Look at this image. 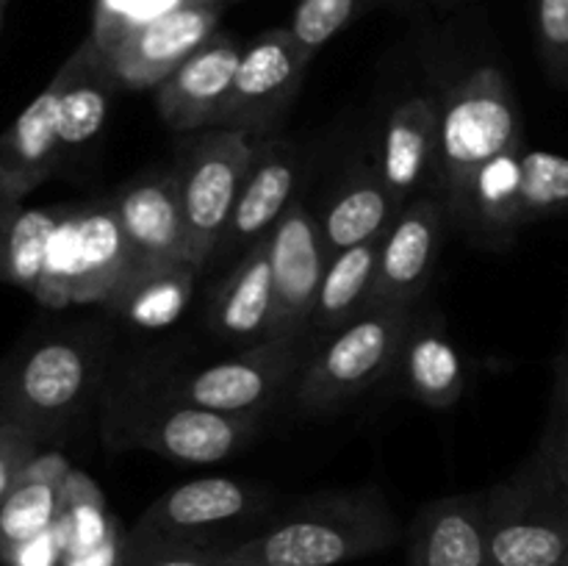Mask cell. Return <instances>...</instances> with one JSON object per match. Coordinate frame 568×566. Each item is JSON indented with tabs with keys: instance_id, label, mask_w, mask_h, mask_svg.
<instances>
[{
	"instance_id": "obj_1",
	"label": "cell",
	"mask_w": 568,
	"mask_h": 566,
	"mask_svg": "<svg viewBox=\"0 0 568 566\" xmlns=\"http://www.w3.org/2000/svg\"><path fill=\"white\" fill-rule=\"evenodd\" d=\"M399 536L381 488L331 492L294 505L258 536L222 547V566H338L383 553Z\"/></svg>"
},
{
	"instance_id": "obj_2",
	"label": "cell",
	"mask_w": 568,
	"mask_h": 566,
	"mask_svg": "<svg viewBox=\"0 0 568 566\" xmlns=\"http://www.w3.org/2000/svg\"><path fill=\"white\" fill-rule=\"evenodd\" d=\"M521 148L516 98L497 67H477L442 100V200L464 205L477 172L505 150Z\"/></svg>"
},
{
	"instance_id": "obj_3",
	"label": "cell",
	"mask_w": 568,
	"mask_h": 566,
	"mask_svg": "<svg viewBox=\"0 0 568 566\" xmlns=\"http://www.w3.org/2000/svg\"><path fill=\"white\" fill-rule=\"evenodd\" d=\"M416 305H369L305 361L294 397L308 411H333L397 370Z\"/></svg>"
},
{
	"instance_id": "obj_4",
	"label": "cell",
	"mask_w": 568,
	"mask_h": 566,
	"mask_svg": "<svg viewBox=\"0 0 568 566\" xmlns=\"http://www.w3.org/2000/svg\"><path fill=\"white\" fill-rule=\"evenodd\" d=\"M98 370L100 350L87 336L44 338L0 375V414L44 438L83 408Z\"/></svg>"
},
{
	"instance_id": "obj_5",
	"label": "cell",
	"mask_w": 568,
	"mask_h": 566,
	"mask_svg": "<svg viewBox=\"0 0 568 566\" xmlns=\"http://www.w3.org/2000/svg\"><path fill=\"white\" fill-rule=\"evenodd\" d=\"M494 566L568 564V492L536 458L486 492Z\"/></svg>"
},
{
	"instance_id": "obj_6",
	"label": "cell",
	"mask_w": 568,
	"mask_h": 566,
	"mask_svg": "<svg viewBox=\"0 0 568 566\" xmlns=\"http://www.w3.org/2000/svg\"><path fill=\"white\" fill-rule=\"evenodd\" d=\"M253 153V137L231 128H211L178 164L175 175L186 228L183 259L197 272L211 266V259L225 239Z\"/></svg>"
},
{
	"instance_id": "obj_7",
	"label": "cell",
	"mask_w": 568,
	"mask_h": 566,
	"mask_svg": "<svg viewBox=\"0 0 568 566\" xmlns=\"http://www.w3.org/2000/svg\"><path fill=\"white\" fill-rule=\"evenodd\" d=\"M128 270V244L111 198L83 205H61V220L50 242V309L105 303Z\"/></svg>"
},
{
	"instance_id": "obj_8",
	"label": "cell",
	"mask_w": 568,
	"mask_h": 566,
	"mask_svg": "<svg viewBox=\"0 0 568 566\" xmlns=\"http://www.w3.org/2000/svg\"><path fill=\"white\" fill-rule=\"evenodd\" d=\"M308 355V342L255 344L236 358H225L181 377L172 383L166 397L222 414L264 416L286 388H294Z\"/></svg>"
},
{
	"instance_id": "obj_9",
	"label": "cell",
	"mask_w": 568,
	"mask_h": 566,
	"mask_svg": "<svg viewBox=\"0 0 568 566\" xmlns=\"http://www.w3.org/2000/svg\"><path fill=\"white\" fill-rule=\"evenodd\" d=\"M314 55L305 53L288 28H270L242 50L231 98L214 128H231L255 142L275 137L292 109Z\"/></svg>"
},
{
	"instance_id": "obj_10",
	"label": "cell",
	"mask_w": 568,
	"mask_h": 566,
	"mask_svg": "<svg viewBox=\"0 0 568 566\" xmlns=\"http://www.w3.org/2000/svg\"><path fill=\"white\" fill-rule=\"evenodd\" d=\"M266 242L272 266L270 342H308V322L331 261L320 216L294 198Z\"/></svg>"
},
{
	"instance_id": "obj_11",
	"label": "cell",
	"mask_w": 568,
	"mask_h": 566,
	"mask_svg": "<svg viewBox=\"0 0 568 566\" xmlns=\"http://www.w3.org/2000/svg\"><path fill=\"white\" fill-rule=\"evenodd\" d=\"M261 416L222 414L164 397L139 411L125 442L178 464H220L255 438Z\"/></svg>"
},
{
	"instance_id": "obj_12",
	"label": "cell",
	"mask_w": 568,
	"mask_h": 566,
	"mask_svg": "<svg viewBox=\"0 0 568 566\" xmlns=\"http://www.w3.org/2000/svg\"><path fill=\"white\" fill-rule=\"evenodd\" d=\"M222 3L225 0H211L172 11L133 31L109 53H100L116 87L155 89L164 83L200 44L214 37Z\"/></svg>"
},
{
	"instance_id": "obj_13",
	"label": "cell",
	"mask_w": 568,
	"mask_h": 566,
	"mask_svg": "<svg viewBox=\"0 0 568 566\" xmlns=\"http://www.w3.org/2000/svg\"><path fill=\"white\" fill-rule=\"evenodd\" d=\"M444 214L447 205L436 194L405 203L381 242L369 305H419L442 253Z\"/></svg>"
},
{
	"instance_id": "obj_14",
	"label": "cell",
	"mask_w": 568,
	"mask_h": 566,
	"mask_svg": "<svg viewBox=\"0 0 568 566\" xmlns=\"http://www.w3.org/2000/svg\"><path fill=\"white\" fill-rule=\"evenodd\" d=\"M264 503V492L247 481L203 477L161 494L128 530L131 538L166 542H209V533L253 514Z\"/></svg>"
},
{
	"instance_id": "obj_15",
	"label": "cell",
	"mask_w": 568,
	"mask_h": 566,
	"mask_svg": "<svg viewBox=\"0 0 568 566\" xmlns=\"http://www.w3.org/2000/svg\"><path fill=\"white\" fill-rule=\"evenodd\" d=\"M128 244V272L175 264L183 259L181 186L175 172H148L109 194Z\"/></svg>"
},
{
	"instance_id": "obj_16",
	"label": "cell",
	"mask_w": 568,
	"mask_h": 566,
	"mask_svg": "<svg viewBox=\"0 0 568 566\" xmlns=\"http://www.w3.org/2000/svg\"><path fill=\"white\" fill-rule=\"evenodd\" d=\"M377 172L399 205L414 198H442V105L410 98L388 114Z\"/></svg>"
},
{
	"instance_id": "obj_17",
	"label": "cell",
	"mask_w": 568,
	"mask_h": 566,
	"mask_svg": "<svg viewBox=\"0 0 568 566\" xmlns=\"http://www.w3.org/2000/svg\"><path fill=\"white\" fill-rule=\"evenodd\" d=\"M297 172L300 153L288 139L275 133V137L255 142L253 164H250L247 178H244L242 192H239L225 239H222L211 264H216V259H225V255L239 259L244 250L270 236L275 222L294 203Z\"/></svg>"
},
{
	"instance_id": "obj_18",
	"label": "cell",
	"mask_w": 568,
	"mask_h": 566,
	"mask_svg": "<svg viewBox=\"0 0 568 566\" xmlns=\"http://www.w3.org/2000/svg\"><path fill=\"white\" fill-rule=\"evenodd\" d=\"M239 61L242 48L233 37L214 33L164 83L155 87L161 120L178 133L214 128L231 98Z\"/></svg>"
},
{
	"instance_id": "obj_19",
	"label": "cell",
	"mask_w": 568,
	"mask_h": 566,
	"mask_svg": "<svg viewBox=\"0 0 568 566\" xmlns=\"http://www.w3.org/2000/svg\"><path fill=\"white\" fill-rule=\"evenodd\" d=\"M405 566H494L486 492L427 503L408 527Z\"/></svg>"
},
{
	"instance_id": "obj_20",
	"label": "cell",
	"mask_w": 568,
	"mask_h": 566,
	"mask_svg": "<svg viewBox=\"0 0 568 566\" xmlns=\"http://www.w3.org/2000/svg\"><path fill=\"white\" fill-rule=\"evenodd\" d=\"M394 377L403 392L427 408H449L464 397L466 366L436 309H419L405 333Z\"/></svg>"
},
{
	"instance_id": "obj_21",
	"label": "cell",
	"mask_w": 568,
	"mask_h": 566,
	"mask_svg": "<svg viewBox=\"0 0 568 566\" xmlns=\"http://www.w3.org/2000/svg\"><path fill=\"white\" fill-rule=\"evenodd\" d=\"M64 144L59 133V87L48 83L0 133V194L26 200L53 175Z\"/></svg>"
},
{
	"instance_id": "obj_22",
	"label": "cell",
	"mask_w": 568,
	"mask_h": 566,
	"mask_svg": "<svg viewBox=\"0 0 568 566\" xmlns=\"http://www.w3.org/2000/svg\"><path fill=\"white\" fill-rule=\"evenodd\" d=\"M272 325L270 242L244 250L209 297V327L227 342L264 344Z\"/></svg>"
},
{
	"instance_id": "obj_23",
	"label": "cell",
	"mask_w": 568,
	"mask_h": 566,
	"mask_svg": "<svg viewBox=\"0 0 568 566\" xmlns=\"http://www.w3.org/2000/svg\"><path fill=\"white\" fill-rule=\"evenodd\" d=\"M59 220L61 205L31 209L22 200L0 194V283L26 289L44 303L50 242Z\"/></svg>"
},
{
	"instance_id": "obj_24",
	"label": "cell",
	"mask_w": 568,
	"mask_h": 566,
	"mask_svg": "<svg viewBox=\"0 0 568 566\" xmlns=\"http://www.w3.org/2000/svg\"><path fill=\"white\" fill-rule=\"evenodd\" d=\"M403 205L394 200L383 183L377 166L355 170L342 186L333 192L331 203L320 216V231L325 239L327 255H336L355 244L386 236L388 228L399 216Z\"/></svg>"
},
{
	"instance_id": "obj_25",
	"label": "cell",
	"mask_w": 568,
	"mask_h": 566,
	"mask_svg": "<svg viewBox=\"0 0 568 566\" xmlns=\"http://www.w3.org/2000/svg\"><path fill=\"white\" fill-rule=\"evenodd\" d=\"M381 242L383 239H372V242L355 244V247L331 255L320 294H316L314 314H311L308 322L311 353L369 309L372 292H375Z\"/></svg>"
},
{
	"instance_id": "obj_26",
	"label": "cell",
	"mask_w": 568,
	"mask_h": 566,
	"mask_svg": "<svg viewBox=\"0 0 568 566\" xmlns=\"http://www.w3.org/2000/svg\"><path fill=\"white\" fill-rule=\"evenodd\" d=\"M59 87V133L64 150L92 142L105 125L111 92L116 89L92 39H83L75 53L53 75Z\"/></svg>"
},
{
	"instance_id": "obj_27",
	"label": "cell",
	"mask_w": 568,
	"mask_h": 566,
	"mask_svg": "<svg viewBox=\"0 0 568 566\" xmlns=\"http://www.w3.org/2000/svg\"><path fill=\"white\" fill-rule=\"evenodd\" d=\"M521 150L525 148H514L494 155L477 172L464 205L453 214L477 242L505 244L525 225V211H521Z\"/></svg>"
},
{
	"instance_id": "obj_28",
	"label": "cell",
	"mask_w": 568,
	"mask_h": 566,
	"mask_svg": "<svg viewBox=\"0 0 568 566\" xmlns=\"http://www.w3.org/2000/svg\"><path fill=\"white\" fill-rule=\"evenodd\" d=\"M70 464L61 455H37L14 488L0 503V555L55 527L64 505Z\"/></svg>"
},
{
	"instance_id": "obj_29",
	"label": "cell",
	"mask_w": 568,
	"mask_h": 566,
	"mask_svg": "<svg viewBox=\"0 0 568 566\" xmlns=\"http://www.w3.org/2000/svg\"><path fill=\"white\" fill-rule=\"evenodd\" d=\"M197 275L200 272L189 261L128 272L120 277V283L105 297L103 305L111 314L125 320L128 325L159 331V327L181 320L189 300H192Z\"/></svg>"
},
{
	"instance_id": "obj_30",
	"label": "cell",
	"mask_w": 568,
	"mask_h": 566,
	"mask_svg": "<svg viewBox=\"0 0 568 566\" xmlns=\"http://www.w3.org/2000/svg\"><path fill=\"white\" fill-rule=\"evenodd\" d=\"M55 525H59L64 555L87 553L122 533L120 522L109 514L103 492L75 469H70L64 481V505Z\"/></svg>"
},
{
	"instance_id": "obj_31",
	"label": "cell",
	"mask_w": 568,
	"mask_h": 566,
	"mask_svg": "<svg viewBox=\"0 0 568 566\" xmlns=\"http://www.w3.org/2000/svg\"><path fill=\"white\" fill-rule=\"evenodd\" d=\"M521 211L525 225L568 216V159L549 150H521Z\"/></svg>"
},
{
	"instance_id": "obj_32",
	"label": "cell",
	"mask_w": 568,
	"mask_h": 566,
	"mask_svg": "<svg viewBox=\"0 0 568 566\" xmlns=\"http://www.w3.org/2000/svg\"><path fill=\"white\" fill-rule=\"evenodd\" d=\"M194 3H211V0H94L92 39L100 53H109L111 48L131 37L139 28L161 20V17L181 11Z\"/></svg>"
},
{
	"instance_id": "obj_33",
	"label": "cell",
	"mask_w": 568,
	"mask_h": 566,
	"mask_svg": "<svg viewBox=\"0 0 568 566\" xmlns=\"http://www.w3.org/2000/svg\"><path fill=\"white\" fill-rule=\"evenodd\" d=\"M375 3L377 0H300L288 31L305 53L316 55L322 44L331 42Z\"/></svg>"
},
{
	"instance_id": "obj_34",
	"label": "cell",
	"mask_w": 568,
	"mask_h": 566,
	"mask_svg": "<svg viewBox=\"0 0 568 566\" xmlns=\"http://www.w3.org/2000/svg\"><path fill=\"white\" fill-rule=\"evenodd\" d=\"M222 547L209 542H166L125 536L120 566H220Z\"/></svg>"
},
{
	"instance_id": "obj_35",
	"label": "cell",
	"mask_w": 568,
	"mask_h": 566,
	"mask_svg": "<svg viewBox=\"0 0 568 566\" xmlns=\"http://www.w3.org/2000/svg\"><path fill=\"white\" fill-rule=\"evenodd\" d=\"M538 461L547 466L549 475L568 492V353L555 364L552 408H549L547 433H544Z\"/></svg>"
},
{
	"instance_id": "obj_36",
	"label": "cell",
	"mask_w": 568,
	"mask_h": 566,
	"mask_svg": "<svg viewBox=\"0 0 568 566\" xmlns=\"http://www.w3.org/2000/svg\"><path fill=\"white\" fill-rule=\"evenodd\" d=\"M536 37L549 75L568 83V0H536Z\"/></svg>"
},
{
	"instance_id": "obj_37",
	"label": "cell",
	"mask_w": 568,
	"mask_h": 566,
	"mask_svg": "<svg viewBox=\"0 0 568 566\" xmlns=\"http://www.w3.org/2000/svg\"><path fill=\"white\" fill-rule=\"evenodd\" d=\"M42 438L17 422H0V503L39 455Z\"/></svg>"
},
{
	"instance_id": "obj_38",
	"label": "cell",
	"mask_w": 568,
	"mask_h": 566,
	"mask_svg": "<svg viewBox=\"0 0 568 566\" xmlns=\"http://www.w3.org/2000/svg\"><path fill=\"white\" fill-rule=\"evenodd\" d=\"M0 560L6 566H61L64 564V544H61L59 525L44 530L42 536L3 553Z\"/></svg>"
},
{
	"instance_id": "obj_39",
	"label": "cell",
	"mask_w": 568,
	"mask_h": 566,
	"mask_svg": "<svg viewBox=\"0 0 568 566\" xmlns=\"http://www.w3.org/2000/svg\"><path fill=\"white\" fill-rule=\"evenodd\" d=\"M125 536L128 533H116L109 542L98 544V547L87 549V553H72L64 555V564L61 566H120L122 553H125Z\"/></svg>"
},
{
	"instance_id": "obj_40",
	"label": "cell",
	"mask_w": 568,
	"mask_h": 566,
	"mask_svg": "<svg viewBox=\"0 0 568 566\" xmlns=\"http://www.w3.org/2000/svg\"><path fill=\"white\" fill-rule=\"evenodd\" d=\"M6 9H9V0H0V28H3V20H6Z\"/></svg>"
},
{
	"instance_id": "obj_41",
	"label": "cell",
	"mask_w": 568,
	"mask_h": 566,
	"mask_svg": "<svg viewBox=\"0 0 568 566\" xmlns=\"http://www.w3.org/2000/svg\"><path fill=\"white\" fill-rule=\"evenodd\" d=\"M0 422H6V420H3V414H0Z\"/></svg>"
},
{
	"instance_id": "obj_42",
	"label": "cell",
	"mask_w": 568,
	"mask_h": 566,
	"mask_svg": "<svg viewBox=\"0 0 568 566\" xmlns=\"http://www.w3.org/2000/svg\"><path fill=\"white\" fill-rule=\"evenodd\" d=\"M220 566H222V564H220Z\"/></svg>"
},
{
	"instance_id": "obj_43",
	"label": "cell",
	"mask_w": 568,
	"mask_h": 566,
	"mask_svg": "<svg viewBox=\"0 0 568 566\" xmlns=\"http://www.w3.org/2000/svg\"><path fill=\"white\" fill-rule=\"evenodd\" d=\"M566 566H568V564H566Z\"/></svg>"
}]
</instances>
